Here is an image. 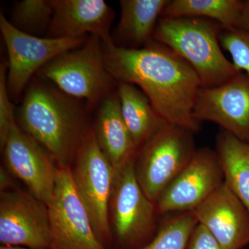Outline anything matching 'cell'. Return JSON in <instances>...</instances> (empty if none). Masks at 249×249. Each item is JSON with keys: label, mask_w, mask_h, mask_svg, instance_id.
Segmentation results:
<instances>
[{"label": "cell", "mask_w": 249, "mask_h": 249, "mask_svg": "<svg viewBox=\"0 0 249 249\" xmlns=\"http://www.w3.org/2000/svg\"><path fill=\"white\" fill-rule=\"evenodd\" d=\"M116 93L121 114L139 150L168 122L157 112L146 95L135 85L119 83Z\"/></svg>", "instance_id": "ac0fdd59"}, {"label": "cell", "mask_w": 249, "mask_h": 249, "mask_svg": "<svg viewBox=\"0 0 249 249\" xmlns=\"http://www.w3.org/2000/svg\"><path fill=\"white\" fill-rule=\"evenodd\" d=\"M0 29L8 52L7 88L11 99L22 94L31 78L58 55L81 47L88 37L52 38L18 30L0 15Z\"/></svg>", "instance_id": "ba28073f"}, {"label": "cell", "mask_w": 249, "mask_h": 249, "mask_svg": "<svg viewBox=\"0 0 249 249\" xmlns=\"http://www.w3.org/2000/svg\"><path fill=\"white\" fill-rule=\"evenodd\" d=\"M0 242L4 246L52 249L48 206L30 193L1 191Z\"/></svg>", "instance_id": "30bf717a"}, {"label": "cell", "mask_w": 249, "mask_h": 249, "mask_svg": "<svg viewBox=\"0 0 249 249\" xmlns=\"http://www.w3.org/2000/svg\"><path fill=\"white\" fill-rule=\"evenodd\" d=\"M192 212L223 249L249 245V212L225 181Z\"/></svg>", "instance_id": "5bb4252c"}, {"label": "cell", "mask_w": 249, "mask_h": 249, "mask_svg": "<svg viewBox=\"0 0 249 249\" xmlns=\"http://www.w3.org/2000/svg\"><path fill=\"white\" fill-rule=\"evenodd\" d=\"M197 224L192 211L170 214L158 227L153 238L137 249H186Z\"/></svg>", "instance_id": "44dd1931"}, {"label": "cell", "mask_w": 249, "mask_h": 249, "mask_svg": "<svg viewBox=\"0 0 249 249\" xmlns=\"http://www.w3.org/2000/svg\"><path fill=\"white\" fill-rule=\"evenodd\" d=\"M55 9V0H23L15 3L9 22L16 29L39 37L47 32Z\"/></svg>", "instance_id": "7402d4cb"}, {"label": "cell", "mask_w": 249, "mask_h": 249, "mask_svg": "<svg viewBox=\"0 0 249 249\" xmlns=\"http://www.w3.org/2000/svg\"><path fill=\"white\" fill-rule=\"evenodd\" d=\"M249 32V0L243 1L242 11L237 28Z\"/></svg>", "instance_id": "484cf974"}, {"label": "cell", "mask_w": 249, "mask_h": 249, "mask_svg": "<svg viewBox=\"0 0 249 249\" xmlns=\"http://www.w3.org/2000/svg\"><path fill=\"white\" fill-rule=\"evenodd\" d=\"M220 24L199 18H160L152 40L169 47L196 72L203 88L227 83L239 71L219 42Z\"/></svg>", "instance_id": "3957f363"}, {"label": "cell", "mask_w": 249, "mask_h": 249, "mask_svg": "<svg viewBox=\"0 0 249 249\" xmlns=\"http://www.w3.org/2000/svg\"><path fill=\"white\" fill-rule=\"evenodd\" d=\"M243 1L241 0H170L160 18H199L224 28H237Z\"/></svg>", "instance_id": "ffe728a7"}, {"label": "cell", "mask_w": 249, "mask_h": 249, "mask_svg": "<svg viewBox=\"0 0 249 249\" xmlns=\"http://www.w3.org/2000/svg\"><path fill=\"white\" fill-rule=\"evenodd\" d=\"M194 116L200 123H214L236 138L249 142V75L239 72L224 84L201 87Z\"/></svg>", "instance_id": "7c38bea8"}, {"label": "cell", "mask_w": 249, "mask_h": 249, "mask_svg": "<svg viewBox=\"0 0 249 249\" xmlns=\"http://www.w3.org/2000/svg\"><path fill=\"white\" fill-rule=\"evenodd\" d=\"M215 151L224 181L249 212V142L222 130L217 137Z\"/></svg>", "instance_id": "d6986e66"}, {"label": "cell", "mask_w": 249, "mask_h": 249, "mask_svg": "<svg viewBox=\"0 0 249 249\" xmlns=\"http://www.w3.org/2000/svg\"><path fill=\"white\" fill-rule=\"evenodd\" d=\"M7 88V64L0 66V145L4 144L6 137L16 119L14 104L11 102Z\"/></svg>", "instance_id": "cb8c5ba5"}, {"label": "cell", "mask_w": 249, "mask_h": 249, "mask_svg": "<svg viewBox=\"0 0 249 249\" xmlns=\"http://www.w3.org/2000/svg\"><path fill=\"white\" fill-rule=\"evenodd\" d=\"M1 191H4L6 188H9L10 183L11 182V178L9 176V174L4 169V168H1Z\"/></svg>", "instance_id": "4316f807"}, {"label": "cell", "mask_w": 249, "mask_h": 249, "mask_svg": "<svg viewBox=\"0 0 249 249\" xmlns=\"http://www.w3.org/2000/svg\"><path fill=\"white\" fill-rule=\"evenodd\" d=\"M17 123L60 167L69 166L89 132L78 99L42 80H33L28 87Z\"/></svg>", "instance_id": "7a4b0ae2"}, {"label": "cell", "mask_w": 249, "mask_h": 249, "mask_svg": "<svg viewBox=\"0 0 249 249\" xmlns=\"http://www.w3.org/2000/svg\"><path fill=\"white\" fill-rule=\"evenodd\" d=\"M1 149L8 169L27 186L29 193L49 206L56 181L53 158L20 128L17 121L10 129Z\"/></svg>", "instance_id": "4fadbf2b"}, {"label": "cell", "mask_w": 249, "mask_h": 249, "mask_svg": "<svg viewBox=\"0 0 249 249\" xmlns=\"http://www.w3.org/2000/svg\"><path fill=\"white\" fill-rule=\"evenodd\" d=\"M115 14L103 0H55V9L47 37L78 38L96 36L110 42Z\"/></svg>", "instance_id": "9a60e30c"}, {"label": "cell", "mask_w": 249, "mask_h": 249, "mask_svg": "<svg viewBox=\"0 0 249 249\" xmlns=\"http://www.w3.org/2000/svg\"><path fill=\"white\" fill-rule=\"evenodd\" d=\"M71 173L77 193L103 243L110 235L109 208L115 172L100 148L93 131L78 149Z\"/></svg>", "instance_id": "52a82bcc"}, {"label": "cell", "mask_w": 249, "mask_h": 249, "mask_svg": "<svg viewBox=\"0 0 249 249\" xmlns=\"http://www.w3.org/2000/svg\"><path fill=\"white\" fill-rule=\"evenodd\" d=\"M93 131L114 171L135 160L138 150L121 114L117 93H109L101 101Z\"/></svg>", "instance_id": "2e32d148"}, {"label": "cell", "mask_w": 249, "mask_h": 249, "mask_svg": "<svg viewBox=\"0 0 249 249\" xmlns=\"http://www.w3.org/2000/svg\"><path fill=\"white\" fill-rule=\"evenodd\" d=\"M0 249H37L27 248V247H17V246H4L2 245Z\"/></svg>", "instance_id": "83f0119b"}, {"label": "cell", "mask_w": 249, "mask_h": 249, "mask_svg": "<svg viewBox=\"0 0 249 249\" xmlns=\"http://www.w3.org/2000/svg\"><path fill=\"white\" fill-rule=\"evenodd\" d=\"M135 160L116 170L109 203L111 221L119 243L129 249L140 248L157 233L156 218L160 215L139 184Z\"/></svg>", "instance_id": "8992f818"}, {"label": "cell", "mask_w": 249, "mask_h": 249, "mask_svg": "<svg viewBox=\"0 0 249 249\" xmlns=\"http://www.w3.org/2000/svg\"><path fill=\"white\" fill-rule=\"evenodd\" d=\"M224 181L217 152L208 147L196 149L191 160L159 198V214L191 212Z\"/></svg>", "instance_id": "8fae6325"}, {"label": "cell", "mask_w": 249, "mask_h": 249, "mask_svg": "<svg viewBox=\"0 0 249 249\" xmlns=\"http://www.w3.org/2000/svg\"><path fill=\"white\" fill-rule=\"evenodd\" d=\"M37 75L65 94L91 105L102 101L116 83L105 63L102 40L96 36L53 59Z\"/></svg>", "instance_id": "277c9868"}, {"label": "cell", "mask_w": 249, "mask_h": 249, "mask_svg": "<svg viewBox=\"0 0 249 249\" xmlns=\"http://www.w3.org/2000/svg\"><path fill=\"white\" fill-rule=\"evenodd\" d=\"M169 0H121V17L111 40L125 49H139L152 40L154 31Z\"/></svg>", "instance_id": "e0dca14e"}, {"label": "cell", "mask_w": 249, "mask_h": 249, "mask_svg": "<svg viewBox=\"0 0 249 249\" xmlns=\"http://www.w3.org/2000/svg\"><path fill=\"white\" fill-rule=\"evenodd\" d=\"M221 47L230 54L232 63L239 72L249 75V32L235 28H221Z\"/></svg>", "instance_id": "603a6c76"}, {"label": "cell", "mask_w": 249, "mask_h": 249, "mask_svg": "<svg viewBox=\"0 0 249 249\" xmlns=\"http://www.w3.org/2000/svg\"><path fill=\"white\" fill-rule=\"evenodd\" d=\"M48 208L52 249H104L77 193L70 167L57 168L55 191Z\"/></svg>", "instance_id": "9c48e42d"}, {"label": "cell", "mask_w": 249, "mask_h": 249, "mask_svg": "<svg viewBox=\"0 0 249 249\" xmlns=\"http://www.w3.org/2000/svg\"><path fill=\"white\" fill-rule=\"evenodd\" d=\"M186 249H223L211 232L197 224L192 232Z\"/></svg>", "instance_id": "d4e9b609"}, {"label": "cell", "mask_w": 249, "mask_h": 249, "mask_svg": "<svg viewBox=\"0 0 249 249\" xmlns=\"http://www.w3.org/2000/svg\"><path fill=\"white\" fill-rule=\"evenodd\" d=\"M103 51L107 70L118 83L137 86L168 124L194 134L200 131L194 107L201 81L180 55L153 40L133 49L117 47L111 40L103 42Z\"/></svg>", "instance_id": "6da1fadb"}, {"label": "cell", "mask_w": 249, "mask_h": 249, "mask_svg": "<svg viewBox=\"0 0 249 249\" xmlns=\"http://www.w3.org/2000/svg\"><path fill=\"white\" fill-rule=\"evenodd\" d=\"M193 135L191 131L168 123L139 149L136 176L150 200L157 203L196 153Z\"/></svg>", "instance_id": "5b68a950"}]
</instances>
